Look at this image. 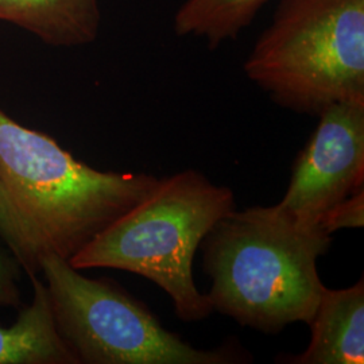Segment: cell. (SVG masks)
I'll use <instances>...</instances> for the list:
<instances>
[{"label": "cell", "instance_id": "cell-1", "mask_svg": "<svg viewBox=\"0 0 364 364\" xmlns=\"http://www.w3.org/2000/svg\"><path fill=\"white\" fill-rule=\"evenodd\" d=\"M331 243L332 235L289 219L275 205L235 208L200 245L213 311L269 335L309 324L326 287L317 260Z\"/></svg>", "mask_w": 364, "mask_h": 364}, {"label": "cell", "instance_id": "cell-2", "mask_svg": "<svg viewBox=\"0 0 364 364\" xmlns=\"http://www.w3.org/2000/svg\"><path fill=\"white\" fill-rule=\"evenodd\" d=\"M159 180L93 169L0 109V181L48 250L64 259L144 201Z\"/></svg>", "mask_w": 364, "mask_h": 364}, {"label": "cell", "instance_id": "cell-3", "mask_svg": "<svg viewBox=\"0 0 364 364\" xmlns=\"http://www.w3.org/2000/svg\"><path fill=\"white\" fill-rule=\"evenodd\" d=\"M228 186L216 185L197 170L161 178L136 207L97 235L69 263L77 269L108 267L138 274L169 294L183 321L213 312L208 294L196 287V251L212 227L234 210Z\"/></svg>", "mask_w": 364, "mask_h": 364}, {"label": "cell", "instance_id": "cell-4", "mask_svg": "<svg viewBox=\"0 0 364 364\" xmlns=\"http://www.w3.org/2000/svg\"><path fill=\"white\" fill-rule=\"evenodd\" d=\"M245 72L299 114L364 103V0H279Z\"/></svg>", "mask_w": 364, "mask_h": 364}, {"label": "cell", "instance_id": "cell-5", "mask_svg": "<svg viewBox=\"0 0 364 364\" xmlns=\"http://www.w3.org/2000/svg\"><path fill=\"white\" fill-rule=\"evenodd\" d=\"M60 336L78 363L231 364L232 347L200 350L159 324L144 304L108 279H91L53 251L39 258Z\"/></svg>", "mask_w": 364, "mask_h": 364}, {"label": "cell", "instance_id": "cell-6", "mask_svg": "<svg viewBox=\"0 0 364 364\" xmlns=\"http://www.w3.org/2000/svg\"><path fill=\"white\" fill-rule=\"evenodd\" d=\"M318 119L293 164L287 192L275 205L309 227H320L329 209L364 189V103L331 105Z\"/></svg>", "mask_w": 364, "mask_h": 364}, {"label": "cell", "instance_id": "cell-7", "mask_svg": "<svg viewBox=\"0 0 364 364\" xmlns=\"http://www.w3.org/2000/svg\"><path fill=\"white\" fill-rule=\"evenodd\" d=\"M312 338L299 355L285 356V363H364V282L347 289L324 287L308 324Z\"/></svg>", "mask_w": 364, "mask_h": 364}, {"label": "cell", "instance_id": "cell-8", "mask_svg": "<svg viewBox=\"0 0 364 364\" xmlns=\"http://www.w3.org/2000/svg\"><path fill=\"white\" fill-rule=\"evenodd\" d=\"M0 21L57 48L90 45L102 26L100 0H0Z\"/></svg>", "mask_w": 364, "mask_h": 364}, {"label": "cell", "instance_id": "cell-9", "mask_svg": "<svg viewBox=\"0 0 364 364\" xmlns=\"http://www.w3.org/2000/svg\"><path fill=\"white\" fill-rule=\"evenodd\" d=\"M34 297L13 326H0V364H78L60 336L48 287L30 275Z\"/></svg>", "mask_w": 364, "mask_h": 364}, {"label": "cell", "instance_id": "cell-10", "mask_svg": "<svg viewBox=\"0 0 364 364\" xmlns=\"http://www.w3.org/2000/svg\"><path fill=\"white\" fill-rule=\"evenodd\" d=\"M269 0H185L173 28L178 37L204 39L209 49L237 38Z\"/></svg>", "mask_w": 364, "mask_h": 364}, {"label": "cell", "instance_id": "cell-11", "mask_svg": "<svg viewBox=\"0 0 364 364\" xmlns=\"http://www.w3.org/2000/svg\"><path fill=\"white\" fill-rule=\"evenodd\" d=\"M0 239L28 275L39 272V258L49 251L36 228L23 218L0 181Z\"/></svg>", "mask_w": 364, "mask_h": 364}, {"label": "cell", "instance_id": "cell-12", "mask_svg": "<svg viewBox=\"0 0 364 364\" xmlns=\"http://www.w3.org/2000/svg\"><path fill=\"white\" fill-rule=\"evenodd\" d=\"M364 225V189L340 201L320 221V228L332 235L338 230L362 228Z\"/></svg>", "mask_w": 364, "mask_h": 364}, {"label": "cell", "instance_id": "cell-13", "mask_svg": "<svg viewBox=\"0 0 364 364\" xmlns=\"http://www.w3.org/2000/svg\"><path fill=\"white\" fill-rule=\"evenodd\" d=\"M18 302V294L13 284L11 274L7 264L0 258V306L15 305Z\"/></svg>", "mask_w": 364, "mask_h": 364}]
</instances>
